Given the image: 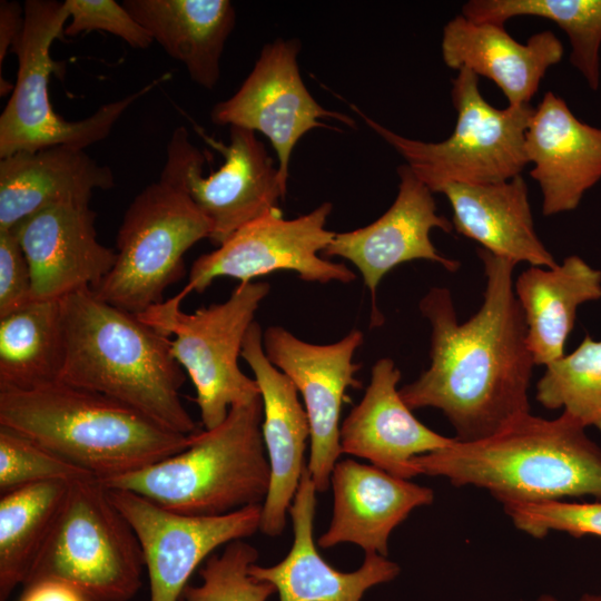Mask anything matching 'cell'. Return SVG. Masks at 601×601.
Wrapping results in <instances>:
<instances>
[{"mask_svg":"<svg viewBox=\"0 0 601 601\" xmlns=\"http://www.w3.org/2000/svg\"><path fill=\"white\" fill-rule=\"evenodd\" d=\"M477 256L486 278L480 309L460 324L451 292L431 288L420 302L431 325V364L400 388L411 410H440L465 443L493 436L530 413L535 365L514 294L516 264L481 247Z\"/></svg>","mask_w":601,"mask_h":601,"instance_id":"6da1fadb","label":"cell"},{"mask_svg":"<svg viewBox=\"0 0 601 601\" xmlns=\"http://www.w3.org/2000/svg\"><path fill=\"white\" fill-rule=\"evenodd\" d=\"M63 363L60 380L116 400L184 435L199 432L179 390L186 375L170 337L92 289L61 299Z\"/></svg>","mask_w":601,"mask_h":601,"instance_id":"7a4b0ae2","label":"cell"},{"mask_svg":"<svg viewBox=\"0 0 601 601\" xmlns=\"http://www.w3.org/2000/svg\"><path fill=\"white\" fill-rule=\"evenodd\" d=\"M416 475L486 490L502 505L601 500V449L569 414L546 420L528 413L503 431L412 460Z\"/></svg>","mask_w":601,"mask_h":601,"instance_id":"3957f363","label":"cell"},{"mask_svg":"<svg viewBox=\"0 0 601 601\" xmlns=\"http://www.w3.org/2000/svg\"><path fill=\"white\" fill-rule=\"evenodd\" d=\"M0 426L42 445L100 482L180 451L193 435L173 432L97 392L61 381L0 392Z\"/></svg>","mask_w":601,"mask_h":601,"instance_id":"277c9868","label":"cell"},{"mask_svg":"<svg viewBox=\"0 0 601 601\" xmlns=\"http://www.w3.org/2000/svg\"><path fill=\"white\" fill-rule=\"evenodd\" d=\"M262 421L259 395L234 405L223 423L197 432L179 453L101 483L186 515L216 516L263 505L270 471Z\"/></svg>","mask_w":601,"mask_h":601,"instance_id":"5b68a950","label":"cell"},{"mask_svg":"<svg viewBox=\"0 0 601 601\" xmlns=\"http://www.w3.org/2000/svg\"><path fill=\"white\" fill-rule=\"evenodd\" d=\"M136 533L97 479L69 483L55 524L24 585L55 580L88 601H128L142 585Z\"/></svg>","mask_w":601,"mask_h":601,"instance_id":"8992f818","label":"cell"},{"mask_svg":"<svg viewBox=\"0 0 601 601\" xmlns=\"http://www.w3.org/2000/svg\"><path fill=\"white\" fill-rule=\"evenodd\" d=\"M68 20L65 2L23 3V28L11 49L18 58L17 79L0 116V159L58 145L85 149L101 141L131 105L171 77L162 73L139 90L104 104L85 119H63L51 106L49 81L52 73L62 76L65 70L62 62L51 57V46L63 37Z\"/></svg>","mask_w":601,"mask_h":601,"instance_id":"52a82bcc","label":"cell"},{"mask_svg":"<svg viewBox=\"0 0 601 601\" xmlns=\"http://www.w3.org/2000/svg\"><path fill=\"white\" fill-rule=\"evenodd\" d=\"M451 98L456 124L439 142L406 138L352 106L367 126L392 146L432 193L445 183L494 184L521 176L529 165L525 131L534 108L499 109L479 88V77L461 69L452 80Z\"/></svg>","mask_w":601,"mask_h":601,"instance_id":"ba28073f","label":"cell"},{"mask_svg":"<svg viewBox=\"0 0 601 601\" xmlns=\"http://www.w3.org/2000/svg\"><path fill=\"white\" fill-rule=\"evenodd\" d=\"M264 282L240 283L228 299L197 308L180 309L177 296L148 308L138 317L170 337L174 358L190 377L204 430L218 426L230 408L260 395L255 378L238 365L245 336L255 313L267 296Z\"/></svg>","mask_w":601,"mask_h":601,"instance_id":"9c48e42d","label":"cell"},{"mask_svg":"<svg viewBox=\"0 0 601 601\" xmlns=\"http://www.w3.org/2000/svg\"><path fill=\"white\" fill-rule=\"evenodd\" d=\"M210 229L190 198L159 178L127 208L117 234L115 265L92 292L140 315L165 300V290L185 275L186 252L208 238Z\"/></svg>","mask_w":601,"mask_h":601,"instance_id":"30bf717a","label":"cell"},{"mask_svg":"<svg viewBox=\"0 0 601 601\" xmlns=\"http://www.w3.org/2000/svg\"><path fill=\"white\" fill-rule=\"evenodd\" d=\"M205 138L224 156L217 171L204 175L206 157L180 126L168 141L160 179L190 198L209 221L208 239L218 247L245 225L278 210L287 187L254 131L229 127L228 144Z\"/></svg>","mask_w":601,"mask_h":601,"instance_id":"8fae6325","label":"cell"},{"mask_svg":"<svg viewBox=\"0 0 601 601\" xmlns=\"http://www.w3.org/2000/svg\"><path fill=\"white\" fill-rule=\"evenodd\" d=\"M332 208L325 201L293 219H285L278 209L245 225L193 263L187 284L176 295L184 300L193 292L203 293L218 277L248 283L277 270H293L311 283L355 280L346 265L319 256L336 234L325 228Z\"/></svg>","mask_w":601,"mask_h":601,"instance_id":"7c38bea8","label":"cell"},{"mask_svg":"<svg viewBox=\"0 0 601 601\" xmlns=\"http://www.w3.org/2000/svg\"><path fill=\"white\" fill-rule=\"evenodd\" d=\"M299 50L297 39H276L265 45L238 90L210 111L216 125L266 136L275 149L279 177L286 187L296 144L314 128L334 129L321 119L355 125L351 117L325 109L311 95L299 72Z\"/></svg>","mask_w":601,"mask_h":601,"instance_id":"4fadbf2b","label":"cell"},{"mask_svg":"<svg viewBox=\"0 0 601 601\" xmlns=\"http://www.w3.org/2000/svg\"><path fill=\"white\" fill-rule=\"evenodd\" d=\"M108 491L139 541L148 572L149 601H179L203 561L218 546L253 535L260 524L262 505L197 516L167 510L130 491Z\"/></svg>","mask_w":601,"mask_h":601,"instance_id":"5bb4252c","label":"cell"},{"mask_svg":"<svg viewBox=\"0 0 601 601\" xmlns=\"http://www.w3.org/2000/svg\"><path fill=\"white\" fill-rule=\"evenodd\" d=\"M363 333L351 331L331 344H313L282 326L263 332V348L269 362L295 385L304 401L309 426L311 450L307 469L317 492L331 486V475L341 450V411L348 387L358 388L361 364L354 354Z\"/></svg>","mask_w":601,"mask_h":601,"instance_id":"9a60e30c","label":"cell"},{"mask_svg":"<svg viewBox=\"0 0 601 601\" xmlns=\"http://www.w3.org/2000/svg\"><path fill=\"white\" fill-rule=\"evenodd\" d=\"M397 196L392 206L372 224L345 233H336L323 256H338L351 262L361 273L372 295V321L382 316L375 294L383 277L394 267L415 259L440 264L450 273L461 263L443 256L433 245L430 233L439 228L451 233L452 221L437 214L431 189L405 164L397 168Z\"/></svg>","mask_w":601,"mask_h":601,"instance_id":"2e32d148","label":"cell"},{"mask_svg":"<svg viewBox=\"0 0 601 601\" xmlns=\"http://www.w3.org/2000/svg\"><path fill=\"white\" fill-rule=\"evenodd\" d=\"M89 205H60L18 223L16 234L31 273L32 299H62L95 289L111 270L116 250L97 237Z\"/></svg>","mask_w":601,"mask_h":601,"instance_id":"e0dca14e","label":"cell"},{"mask_svg":"<svg viewBox=\"0 0 601 601\" xmlns=\"http://www.w3.org/2000/svg\"><path fill=\"white\" fill-rule=\"evenodd\" d=\"M240 357L253 371L263 401L262 436L270 480L262 505L259 530L269 536L283 533L286 515L307 466L305 450L311 426L294 383L275 367L263 348V331L255 321L243 343Z\"/></svg>","mask_w":601,"mask_h":601,"instance_id":"ac0fdd59","label":"cell"},{"mask_svg":"<svg viewBox=\"0 0 601 601\" xmlns=\"http://www.w3.org/2000/svg\"><path fill=\"white\" fill-rule=\"evenodd\" d=\"M400 380L401 371L391 358L373 365L364 396L341 425V450L411 480L414 457L449 447L456 439L434 432L413 415L400 395Z\"/></svg>","mask_w":601,"mask_h":601,"instance_id":"d6986e66","label":"cell"},{"mask_svg":"<svg viewBox=\"0 0 601 601\" xmlns=\"http://www.w3.org/2000/svg\"><path fill=\"white\" fill-rule=\"evenodd\" d=\"M530 176L542 194V213L574 210L601 179V128L578 119L565 101L545 92L525 131Z\"/></svg>","mask_w":601,"mask_h":601,"instance_id":"ffe728a7","label":"cell"},{"mask_svg":"<svg viewBox=\"0 0 601 601\" xmlns=\"http://www.w3.org/2000/svg\"><path fill=\"white\" fill-rule=\"evenodd\" d=\"M334 504L323 549L354 543L365 553L387 556L392 531L417 508L431 505L434 492L354 460L337 462L331 475Z\"/></svg>","mask_w":601,"mask_h":601,"instance_id":"44dd1931","label":"cell"},{"mask_svg":"<svg viewBox=\"0 0 601 601\" xmlns=\"http://www.w3.org/2000/svg\"><path fill=\"white\" fill-rule=\"evenodd\" d=\"M316 487L305 467L289 508L294 541L288 554L273 566L252 564L249 574L265 581L278 592L279 601H361L372 587L394 580L400 566L377 553H365L362 566L341 572L318 553L313 526Z\"/></svg>","mask_w":601,"mask_h":601,"instance_id":"7402d4cb","label":"cell"},{"mask_svg":"<svg viewBox=\"0 0 601 601\" xmlns=\"http://www.w3.org/2000/svg\"><path fill=\"white\" fill-rule=\"evenodd\" d=\"M441 52L449 68L467 69L491 79L509 106L519 107L530 105L548 69L562 60L564 48L549 30L521 43L504 26L459 14L444 26Z\"/></svg>","mask_w":601,"mask_h":601,"instance_id":"603a6c76","label":"cell"},{"mask_svg":"<svg viewBox=\"0 0 601 601\" xmlns=\"http://www.w3.org/2000/svg\"><path fill=\"white\" fill-rule=\"evenodd\" d=\"M115 185L112 170L85 149L58 145L0 159V230L52 206L89 205Z\"/></svg>","mask_w":601,"mask_h":601,"instance_id":"cb8c5ba5","label":"cell"},{"mask_svg":"<svg viewBox=\"0 0 601 601\" xmlns=\"http://www.w3.org/2000/svg\"><path fill=\"white\" fill-rule=\"evenodd\" d=\"M443 194L452 207V225L481 248L514 264L553 268L558 265L535 229L528 186L522 176L494 184L445 183Z\"/></svg>","mask_w":601,"mask_h":601,"instance_id":"d4e9b609","label":"cell"},{"mask_svg":"<svg viewBox=\"0 0 601 601\" xmlns=\"http://www.w3.org/2000/svg\"><path fill=\"white\" fill-rule=\"evenodd\" d=\"M129 13L194 82L214 89L225 43L236 24L229 0H125Z\"/></svg>","mask_w":601,"mask_h":601,"instance_id":"484cf974","label":"cell"},{"mask_svg":"<svg viewBox=\"0 0 601 601\" xmlns=\"http://www.w3.org/2000/svg\"><path fill=\"white\" fill-rule=\"evenodd\" d=\"M526 341L535 365H548L564 355L578 307L601 298V272L577 255L553 268L531 266L514 283Z\"/></svg>","mask_w":601,"mask_h":601,"instance_id":"4316f807","label":"cell"},{"mask_svg":"<svg viewBox=\"0 0 601 601\" xmlns=\"http://www.w3.org/2000/svg\"><path fill=\"white\" fill-rule=\"evenodd\" d=\"M62 363L61 299H31L0 317V392L58 382Z\"/></svg>","mask_w":601,"mask_h":601,"instance_id":"83f0119b","label":"cell"},{"mask_svg":"<svg viewBox=\"0 0 601 601\" xmlns=\"http://www.w3.org/2000/svg\"><path fill=\"white\" fill-rule=\"evenodd\" d=\"M69 483L48 481L1 494L0 601L26 583L60 512Z\"/></svg>","mask_w":601,"mask_h":601,"instance_id":"f1b7e54d","label":"cell"},{"mask_svg":"<svg viewBox=\"0 0 601 601\" xmlns=\"http://www.w3.org/2000/svg\"><path fill=\"white\" fill-rule=\"evenodd\" d=\"M462 16L499 26L514 17L533 16L551 20L568 36L570 61L592 90L600 85L601 0H471Z\"/></svg>","mask_w":601,"mask_h":601,"instance_id":"f546056e","label":"cell"},{"mask_svg":"<svg viewBox=\"0 0 601 601\" xmlns=\"http://www.w3.org/2000/svg\"><path fill=\"white\" fill-rule=\"evenodd\" d=\"M535 398L601 432V341L585 335L572 353L545 365Z\"/></svg>","mask_w":601,"mask_h":601,"instance_id":"4dcf8cb0","label":"cell"},{"mask_svg":"<svg viewBox=\"0 0 601 601\" xmlns=\"http://www.w3.org/2000/svg\"><path fill=\"white\" fill-rule=\"evenodd\" d=\"M257 559L253 545L243 540L229 542L220 554L207 558L199 571L201 583L187 584L179 601H266L276 590L249 574Z\"/></svg>","mask_w":601,"mask_h":601,"instance_id":"1f68e13d","label":"cell"},{"mask_svg":"<svg viewBox=\"0 0 601 601\" xmlns=\"http://www.w3.org/2000/svg\"><path fill=\"white\" fill-rule=\"evenodd\" d=\"M95 477L30 439L0 426V492L48 481ZM96 479V477H95Z\"/></svg>","mask_w":601,"mask_h":601,"instance_id":"d6a6232c","label":"cell"},{"mask_svg":"<svg viewBox=\"0 0 601 601\" xmlns=\"http://www.w3.org/2000/svg\"><path fill=\"white\" fill-rule=\"evenodd\" d=\"M503 508L514 526L533 538L542 539L550 532L601 536V500L506 503Z\"/></svg>","mask_w":601,"mask_h":601,"instance_id":"836d02e7","label":"cell"},{"mask_svg":"<svg viewBox=\"0 0 601 601\" xmlns=\"http://www.w3.org/2000/svg\"><path fill=\"white\" fill-rule=\"evenodd\" d=\"M69 20L65 36L106 31L134 49H148L154 40L148 31L115 0H65Z\"/></svg>","mask_w":601,"mask_h":601,"instance_id":"e575fe53","label":"cell"},{"mask_svg":"<svg viewBox=\"0 0 601 601\" xmlns=\"http://www.w3.org/2000/svg\"><path fill=\"white\" fill-rule=\"evenodd\" d=\"M32 299L31 273L13 230H0V317Z\"/></svg>","mask_w":601,"mask_h":601,"instance_id":"d590c367","label":"cell"},{"mask_svg":"<svg viewBox=\"0 0 601 601\" xmlns=\"http://www.w3.org/2000/svg\"><path fill=\"white\" fill-rule=\"evenodd\" d=\"M23 28V4L17 1L0 2V76L3 60L10 48L16 45ZM0 77V78H1Z\"/></svg>","mask_w":601,"mask_h":601,"instance_id":"8d00e7d4","label":"cell"},{"mask_svg":"<svg viewBox=\"0 0 601 601\" xmlns=\"http://www.w3.org/2000/svg\"><path fill=\"white\" fill-rule=\"evenodd\" d=\"M24 587L19 601H88L73 588L55 580H41Z\"/></svg>","mask_w":601,"mask_h":601,"instance_id":"74e56055","label":"cell"},{"mask_svg":"<svg viewBox=\"0 0 601 601\" xmlns=\"http://www.w3.org/2000/svg\"><path fill=\"white\" fill-rule=\"evenodd\" d=\"M536 601H559L554 595L542 594ZM574 601H601V592L599 593H585Z\"/></svg>","mask_w":601,"mask_h":601,"instance_id":"f35d334b","label":"cell"}]
</instances>
